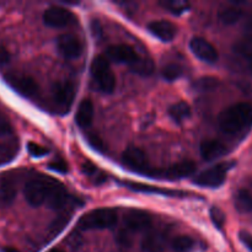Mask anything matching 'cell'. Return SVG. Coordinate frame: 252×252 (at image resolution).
I'll use <instances>...</instances> for the list:
<instances>
[{
  "label": "cell",
  "instance_id": "cell-34",
  "mask_svg": "<svg viewBox=\"0 0 252 252\" xmlns=\"http://www.w3.org/2000/svg\"><path fill=\"white\" fill-rule=\"evenodd\" d=\"M12 132V127L9 120L0 112V135H7Z\"/></svg>",
  "mask_w": 252,
  "mask_h": 252
},
{
  "label": "cell",
  "instance_id": "cell-27",
  "mask_svg": "<svg viewBox=\"0 0 252 252\" xmlns=\"http://www.w3.org/2000/svg\"><path fill=\"white\" fill-rule=\"evenodd\" d=\"M194 246V240L191 236L180 235L172 240V249L176 252H189Z\"/></svg>",
  "mask_w": 252,
  "mask_h": 252
},
{
  "label": "cell",
  "instance_id": "cell-5",
  "mask_svg": "<svg viewBox=\"0 0 252 252\" xmlns=\"http://www.w3.org/2000/svg\"><path fill=\"white\" fill-rule=\"evenodd\" d=\"M234 166V162H221L206 171L201 172L194 179V184L208 189H217L225 182L228 171Z\"/></svg>",
  "mask_w": 252,
  "mask_h": 252
},
{
  "label": "cell",
  "instance_id": "cell-35",
  "mask_svg": "<svg viewBox=\"0 0 252 252\" xmlns=\"http://www.w3.org/2000/svg\"><path fill=\"white\" fill-rule=\"evenodd\" d=\"M66 221H69V218H66V216H63L61 217V218L57 219V220L53 223V225H52V231H53V234H57L59 233V231L63 230Z\"/></svg>",
  "mask_w": 252,
  "mask_h": 252
},
{
  "label": "cell",
  "instance_id": "cell-19",
  "mask_svg": "<svg viewBox=\"0 0 252 252\" xmlns=\"http://www.w3.org/2000/svg\"><path fill=\"white\" fill-rule=\"evenodd\" d=\"M194 171H196V164L193 161H189V160H184V161H180L171 165L164 172V176L166 179L180 180L191 176Z\"/></svg>",
  "mask_w": 252,
  "mask_h": 252
},
{
  "label": "cell",
  "instance_id": "cell-38",
  "mask_svg": "<svg viewBox=\"0 0 252 252\" xmlns=\"http://www.w3.org/2000/svg\"><path fill=\"white\" fill-rule=\"evenodd\" d=\"M10 61V54L9 52L5 48H0V65H5L6 63H9Z\"/></svg>",
  "mask_w": 252,
  "mask_h": 252
},
{
  "label": "cell",
  "instance_id": "cell-39",
  "mask_svg": "<svg viewBox=\"0 0 252 252\" xmlns=\"http://www.w3.org/2000/svg\"><path fill=\"white\" fill-rule=\"evenodd\" d=\"M89 142H90V144L93 145V147H95L96 149L101 150V148H102V143H101V140L98 139L97 137H95V135H90Z\"/></svg>",
  "mask_w": 252,
  "mask_h": 252
},
{
  "label": "cell",
  "instance_id": "cell-18",
  "mask_svg": "<svg viewBox=\"0 0 252 252\" xmlns=\"http://www.w3.org/2000/svg\"><path fill=\"white\" fill-rule=\"evenodd\" d=\"M66 199H68V193L62 184H59L56 180H52L51 189H49L48 198L46 203L48 204L49 208L52 209H61L65 206Z\"/></svg>",
  "mask_w": 252,
  "mask_h": 252
},
{
  "label": "cell",
  "instance_id": "cell-36",
  "mask_svg": "<svg viewBox=\"0 0 252 252\" xmlns=\"http://www.w3.org/2000/svg\"><path fill=\"white\" fill-rule=\"evenodd\" d=\"M239 236H240V240L243 241L244 245H245L246 248H248L249 250L252 252V235L251 234L246 233V231H241L240 235Z\"/></svg>",
  "mask_w": 252,
  "mask_h": 252
},
{
  "label": "cell",
  "instance_id": "cell-31",
  "mask_svg": "<svg viewBox=\"0 0 252 252\" xmlns=\"http://www.w3.org/2000/svg\"><path fill=\"white\" fill-rule=\"evenodd\" d=\"M209 216H211L212 223L214 224L217 229H221L225 224V214L218 208V207H212L209 211Z\"/></svg>",
  "mask_w": 252,
  "mask_h": 252
},
{
  "label": "cell",
  "instance_id": "cell-2",
  "mask_svg": "<svg viewBox=\"0 0 252 252\" xmlns=\"http://www.w3.org/2000/svg\"><path fill=\"white\" fill-rule=\"evenodd\" d=\"M91 75L96 88L103 94H111L116 89V76L106 56H97L91 63Z\"/></svg>",
  "mask_w": 252,
  "mask_h": 252
},
{
  "label": "cell",
  "instance_id": "cell-6",
  "mask_svg": "<svg viewBox=\"0 0 252 252\" xmlns=\"http://www.w3.org/2000/svg\"><path fill=\"white\" fill-rule=\"evenodd\" d=\"M75 94V85L70 80L56 81L52 86V97L54 103L59 110H63L64 112L69 111V108L71 107Z\"/></svg>",
  "mask_w": 252,
  "mask_h": 252
},
{
  "label": "cell",
  "instance_id": "cell-20",
  "mask_svg": "<svg viewBox=\"0 0 252 252\" xmlns=\"http://www.w3.org/2000/svg\"><path fill=\"white\" fill-rule=\"evenodd\" d=\"M94 120V103L90 100L81 101L75 115V121L80 128H88Z\"/></svg>",
  "mask_w": 252,
  "mask_h": 252
},
{
  "label": "cell",
  "instance_id": "cell-16",
  "mask_svg": "<svg viewBox=\"0 0 252 252\" xmlns=\"http://www.w3.org/2000/svg\"><path fill=\"white\" fill-rule=\"evenodd\" d=\"M201 155L206 161H213L228 153V147L220 140H204L201 144Z\"/></svg>",
  "mask_w": 252,
  "mask_h": 252
},
{
  "label": "cell",
  "instance_id": "cell-13",
  "mask_svg": "<svg viewBox=\"0 0 252 252\" xmlns=\"http://www.w3.org/2000/svg\"><path fill=\"white\" fill-rule=\"evenodd\" d=\"M189 48L192 53L202 62L213 64L218 61V52L216 47L202 37H193L189 42Z\"/></svg>",
  "mask_w": 252,
  "mask_h": 252
},
{
  "label": "cell",
  "instance_id": "cell-14",
  "mask_svg": "<svg viewBox=\"0 0 252 252\" xmlns=\"http://www.w3.org/2000/svg\"><path fill=\"white\" fill-rule=\"evenodd\" d=\"M122 160L125 162L126 166L129 169L134 170V171L142 172V174H147L148 169H149V164H148V158L145 153L142 149L135 147H129L123 152Z\"/></svg>",
  "mask_w": 252,
  "mask_h": 252
},
{
  "label": "cell",
  "instance_id": "cell-11",
  "mask_svg": "<svg viewBox=\"0 0 252 252\" xmlns=\"http://www.w3.org/2000/svg\"><path fill=\"white\" fill-rule=\"evenodd\" d=\"M152 225V216L144 211L139 209H130L125 216V226L123 230L128 234L139 233L147 230Z\"/></svg>",
  "mask_w": 252,
  "mask_h": 252
},
{
  "label": "cell",
  "instance_id": "cell-37",
  "mask_svg": "<svg viewBox=\"0 0 252 252\" xmlns=\"http://www.w3.org/2000/svg\"><path fill=\"white\" fill-rule=\"evenodd\" d=\"M81 170H83V172L85 175H88V176H91V175H95L96 172H97V167L95 166L94 164H91V162H85V164H83V166H81Z\"/></svg>",
  "mask_w": 252,
  "mask_h": 252
},
{
  "label": "cell",
  "instance_id": "cell-12",
  "mask_svg": "<svg viewBox=\"0 0 252 252\" xmlns=\"http://www.w3.org/2000/svg\"><path fill=\"white\" fill-rule=\"evenodd\" d=\"M57 49L66 59H75L83 53V44L76 36L64 33L57 38Z\"/></svg>",
  "mask_w": 252,
  "mask_h": 252
},
{
  "label": "cell",
  "instance_id": "cell-22",
  "mask_svg": "<svg viewBox=\"0 0 252 252\" xmlns=\"http://www.w3.org/2000/svg\"><path fill=\"white\" fill-rule=\"evenodd\" d=\"M169 116L176 123H181L182 121L187 120L191 116V107L185 101H180V102H176L172 106H170Z\"/></svg>",
  "mask_w": 252,
  "mask_h": 252
},
{
  "label": "cell",
  "instance_id": "cell-26",
  "mask_svg": "<svg viewBox=\"0 0 252 252\" xmlns=\"http://www.w3.org/2000/svg\"><path fill=\"white\" fill-rule=\"evenodd\" d=\"M159 5L174 15H181L189 9V4L184 0H164Z\"/></svg>",
  "mask_w": 252,
  "mask_h": 252
},
{
  "label": "cell",
  "instance_id": "cell-15",
  "mask_svg": "<svg viewBox=\"0 0 252 252\" xmlns=\"http://www.w3.org/2000/svg\"><path fill=\"white\" fill-rule=\"evenodd\" d=\"M148 31L161 41L170 42L176 36L177 27L166 20H157L148 24Z\"/></svg>",
  "mask_w": 252,
  "mask_h": 252
},
{
  "label": "cell",
  "instance_id": "cell-24",
  "mask_svg": "<svg viewBox=\"0 0 252 252\" xmlns=\"http://www.w3.org/2000/svg\"><path fill=\"white\" fill-rule=\"evenodd\" d=\"M234 203L240 213H249L252 211V194L246 189H240L234 196Z\"/></svg>",
  "mask_w": 252,
  "mask_h": 252
},
{
  "label": "cell",
  "instance_id": "cell-17",
  "mask_svg": "<svg viewBox=\"0 0 252 252\" xmlns=\"http://www.w3.org/2000/svg\"><path fill=\"white\" fill-rule=\"evenodd\" d=\"M167 234L165 231H149L143 239L142 248L145 252H164Z\"/></svg>",
  "mask_w": 252,
  "mask_h": 252
},
{
  "label": "cell",
  "instance_id": "cell-7",
  "mask_svg": "<svg viewBox=\"0 0 252 252\" xmlns=\"http://www.w3.org/2000/svg\"><path fill=\"white\" fill-rule=\"evenodd\" d=\"M4 78L10 88L25 97H33L38 93V85L31 76L20 73H9Z\"/></svg>",
  "mask_w": 252,
  "mask_h": 252
},
{
  "label": "cell",
  "instance_id": "cell-21",
  "mask_svg": "<svg viewBox=\"0 0 252 252\" xmlns=\"http://www.w3.org/2000/svg\"><path fill=\"white\" fill-rule=\"evenodd\" d=\"M126 187H128L129 189H133V191L137 192H145V193H159V194H165V196L169 197H184L186 196L182 192L177 191H167V189H157V187L148 186V185H142V184H134V182H125Z\"/></svg>",
  "mask_w": 252,
  "mask_h": 252
},
{
  "label": "cell",
  "instance_id": "cell-3",
  "mask_svg": "<svg viewBox=\"0 0 252 252\" xmlns=\"http://www.w3.org/2000/svg\"><path fill=\"white\" fill-rule=\"evenodd\" d=\"M117 218V211L113 208L94 209L81 217L78 225L83 230H93V229L101 230L115 225Z\"/></svg>",
  "mask_w": 252,
  "mask_h": 252
},
{
  "label": "cell",
  "instance_id": "cell-29",
  "mask_svg": "<svg viewBox=\"0 0 252 252\" xmlns=\"http://www.w3.org/2000/svg\"><path fill=\"white\" fill-rule=\"evenodd\" d=\"M184 70L181 66L176 63H169L161 69V75L165 80L167 81H175L182 75Z\"/></svg>",
  "mask_w": 252,
  "mask_h": 252
},
{
  "label": "cell",
  "instance_id": "cell-23",
  "mask_svg": "<svg viewBox=\"0 0 252 252\" xmlns=\"http://www.w3.org/2000/svg\"><path fill=\"white\" fill-rule=\"evenodd\" d=\"M16 197V187L10 180H4L0 184V207H7Z\"/></svg>",
  "mask_w": 252,
  "mask_h": 252
},
{
  "label": "cell",
  "instance_id": "cell-25",
  "mask_svg": "<svg viewBox=\"0 0 252 252\" xmlns=\"http://www.w3.org/2000/svg\"><path fill=\"white\" fill-rule=\"evenodd\" d=\"M243 16V11L240 9L235 6L230 7H224L219 11L218 17L220 20V22H223L224 25H234L239 21Z\"/></svg>",
  "mask_w": 252,
  "mask_h": 252
},
{
  "label": "cell",
  "instance_id": "cell-4",
  "mask_svg": "<svg viewBox=\"0 0 252 252\" xmlns=\"http://www.w3.org/2000/svg\"><path fill=\"white\" fill-rule=\"evenodd\" d=\"M52 179L42 177V179L31 180L26 184L24 189L25 198L27 203L32 207H39L46 203L51 189Z\"/></svg>",
  "mask_w": 252,
  "mask_h": 252
},
{
  "label": "cell",
  "instance_id": "cell-33",
  "mask_svg": "<svg viewBox=\"0 0 252 252\" xmlns=\"http://www.w3.org/2000/svg\"><path fill=\"white\" fill-rule=\"evenodd\" d=\"M48 167L51 170H53V171L61 172V174H66L69 170L68 164H66V162L62 159H57V160H54V161L49 162Z\"/></svg>",
  "mask_w": 252,
  "mask_h": 252
},
{
  "label": "cell",
  "instance_id": "cell-30",
  "mask_svg": "<svg viewBox=\"0 0 252 252\" xmlns=\"http://www.w3.org/2000/svg\"><path fill=\"white\" fill-rule=\"evenodd\" d=\"M130 70L143 76L150 75L154 71V63L148 58H140V61Z\"/></svg>",
  "mask_w": 252,
  "mask_h": 252
},
{
  "label": "cell",
  "instance_id": "cell-10",
  "mask_svg": "<svg viewBox=\"0 0 252 252\" xmlns=\"http://www.w3.org/2000/svg\"><path fill=\"white\" fill-rule=\"evenodd\" d=\"M234 52L252 71V17L246 22L243 36L234 44Z\"/></svg>",
  "mask_w": 252,
  "mask_h": 252
},
{
  "label": "cell",
  "instance_id": "cell-41",
  "mask_svg": "<svg viewBox=\"0 0 252 252\" xmlns=\"http://www.w3.org/2000/svg\"><path fill=\"white\" fill-rule=\"evenodd\" d=\"M49 252H63V251L59 250V249H53V250H51Z\"/></svg>",
  "mask_w": 252,
  "mask_h": 252
},
{
  "label": "cell",
  "instance_id": "cell-9",
  "mask_svg": "<svg viewBox=\"0 0 252 252\" xmlns=\"http://www.w3.org/2000/svg\"><path fill=\"white\" fill-rule=\"evenodd\" d=\"M106 58L115 63L129 65L132 69L142 57H139V54L128 44H113L108 47L106 51Z\"/></svg>",
  "mask_w": 252,
  "mask_h": 252
},
{
  "label": "cell",
  "instance_id": "cell-28",
  "mask_svg": "<svg viewBox=\"0 0 252 252\" xmlns=\"http://www.w3.org/2000/svg\"><path fill=\"white\" fill-rule=\"evenodd\" d=\"M219 85V80L213 76H203V78H199L196 83L193 84L194 90L197 91H212L216 90L217 86Z\"/></svg>",
  "mask_w": 252,
  "mask_h": 252
},
{
  "label": "cell",
  "instance_id": "cell-40",
  "mask_svg": "<svg viewBox=\"0 0 252 252\" xmlns=\"http://www.w3.org/2000/svg\"><path fill=\"white\" fill-rule=\"evenodd\" d=\"M4 252H20V251H17L16 249H12V248H6V249H4Z\"/></svg>",
  "mask_w": 252,
  "mask_h": 252
},
{
  "label": "cell",
  "instance_id": "cell-8",
  "mask_svg": "<svg viewBox=\"0 0 252 252\" xmlns=\"http://www.w3.org/2000/svg\"><path fill=\"white\" fill-rule=\"evenodd\" d=\"M76 19L70 10L62 6H51L44 11L43 22L52 29H62L75 24Z\"/></svg>",
  "mask_w": 252,
  "mask_h": 252
},
{
  "label": "cell",
  "instance_id": "cell-32",
  "mask_svg": "<svg viewBox=\"0 0 252 252\" xmlns=\"http://www.w3.org/2000/svg\"><path fill=\"white\" fill-rule=\"evenodd\" d=\"M27 150H29L30 154L34 158H42L49 153V150L47 149V148H44V147H42V145L36 144V143H32V142L27 144Z\"/></svg>",
  "mask_w": 252,
  "mask_h": 252
},
{
  "label": "cell",
  "instance_id": "cell-1",
  "mask_svg": "<svg viewBox=\"0 0 252 252\" xmlns=\"http://www.w3.org/2000/svg\"><path fill=\"white\" fill-rule=\"evenodd\" d=\"M218 125L225 134L235 135L246 132L252 127V105L239 102L229 106L219 115Z\"/></svg>",
  "mask_w": 252,
  "mask_h": 252
}]
</instances>
